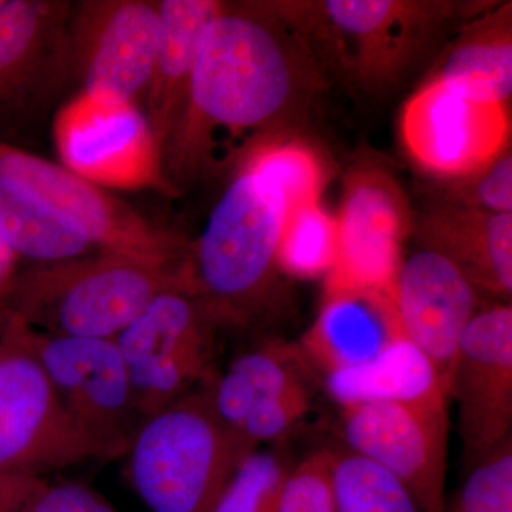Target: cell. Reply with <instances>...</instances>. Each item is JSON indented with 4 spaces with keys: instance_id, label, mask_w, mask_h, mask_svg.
Segmentation results:
<instances>
[{
    "instance_id": "1",
    "label": "cell",
    "mask_w": 512,
    "mask_h": 512,
    "mask_svg": "<svg viewBox=\"0 0 512 512\" xmlns=\"http://www.w3.org/2000/svg\"><path fill=\"white\" fill-rule=\"evenodd\" d=\"M298 36L271 3H222L202 30L187 106L165 148L175 192L215 167L222 143L266 140L265 131L301 109L316 76Z\"/></svg>"
},
{
    "instance_id": "2",
    "label": "cell",
    "mask_w": 512,
    "mask_h": 512,
    "mask_svg": "<svg viewBox=\"0 0 512 512\" xmlns=\"http://www.w3.org/2000/svg\"><path fill=\"white\" fill-rule=\"evenodd\" d=\"M168 291L198 295L192 259L165 264L96 249L20 268L0 308L50 335L116 339L148 303Z\"/></svg>"
},
{
    "instance_id": "3",
    "label": "cell",
    "mask_w": 512,
    "mask_h": 512,
    "mask_svg": "<svg viewBox=\"0 0 512 512\" xmlns=\"http://www.w3.org/2000/svg\"><path fill=\"white\" fill-rule=\"evenodd\" d=\"M289 211L281 191L241 161L191 244L198 295L220 326L244 328L268 309L281 274L279 239Z\"/></svg>"
},
{
    "instance_id": "4",
    "label": "cell",
    "mask_w": 512,
    "mask_h": 512,
    "mask_svg": "<svg viewBox=\"0 0 512 512\" xmlns=\"http://www.w3.org/2000/svg\"><path fill=\"white\" fill-rule=\"evenodd\" d=\"M254 450L215 412L205 384L141 421L126 454L128 476L151 512H211Z\"/></svg>"
},
{
    "instance_id": "5",
    "label": "cell",
    "mask_w": 512,
    "mask_h": 512,
    "mask_svg": "<svg viewBox=\"0 0 512 512\" xmlns=\"http://www.w3.org/2000/svg\"><path fill=\"white\" fill-rule=\"evenodd\" d=\"M296 33L318 40L360 86L383 87L402 76L446 20L451 3L326 0L272 3Z\"/></svg>"
},
{
    "instance_id": "6",
    "label": "cell",
    "mask_w": 512,
    "mask_h": 512,
    "mask_svg": "<svg viewBox=\"0 0 512 512\" xmlns=\"http://www.w3.org/2000/svg\"><path fill=\"white\" fill-rule=\"evenodd\" d=\"M70 12L64 0L0 5V143L28 150L76 83Z\"/></svg>"
},
{
    "instance_id": "7",
    "label": "cell",
    "mask_w": 512,
    "mask_h": 512,
    "mask_svg": "<svg viewBox=\"0 0 512 512\" xmlns=\"http://www.w3.org/2000/svg\"><path fill=\"white\" fill-rule=\"evenodd\" d=\"M93 460L43 369L30 326L0 308V473H43Z\"/></svg>"
},
{
    "instance_id": "8",
    "label": "cell",
    "mask_w": 512,
    "mask_h": 512,
    "mask_svg": "<svg viewBox=\"0 0 512 512\" xmlns=\"http://www.w3.org/2000/svg\"><path fill=\"white\" fill-rule=\"evenodd\" d=\"M30 340L94 460L126 456L143 420L116 340L50 335L33 328Z\"/></svg>"
},
{
    "instance_id": "9",
    "label": "cell",
    "mask_w": 512,
    "mask_h": 512,
    "mask_svg": "<svg viewBox=\"0 0 512 512\" xmlns=\"http://www.w3.org/2000/svg\"><path fill=\"white\" fill-rule=\"evenodd\" d=\"M218 328L200 295L168 291L148 303L114 339L143 419L177 402L200 382L208 372Z\"/></svg>"
},
{
    "instance_id": "10",
    "label": "cell",
    "mask_w": 512,
    "mask_h": 512,
    "mask_svg": "<svg viewBox=\"0 0 512 512\" xmlns=\"http://www.w3.org/2000/svg\"><path fill=\"white\" fill-rule=\"evenodd\" d=\"M52 136L60 164L103 190L177 194L138 104L77 92L53 116Z\"/></svg>"
},
{
    "instance_id": "11",
    "label": "cell",
    "mask_w": 512,
    "mask_h": 512,
    "mask_svg": "<svg viewBox=\"0 0 512 512\" xmlns=\"http://www.w3.org/2000/svg\"><path fill=\"white\" fill-rule=\"evenodd\" d=\"M161 35L160 2L72 3L69 40L79 92L138 104L146 96Z\"/></svg>"
},
{
    "instance_id": "12",
    "label": "cell",
    "mask_w": 512,
    "mask_h": 512,
    "mask_svg": "<svg viewBox=\"0 0 512 512\" xmlns=\"http://www.w3.org/2000/svg\"><path fill=\"white\" fill-rule=\"evenodd\" d=\"M0 175L25 185L72 218L96 249L165 264L191 259V244L185 239L151 224L127 202L60 163L0 143Z\"/></svg>"
},
{
    "instance_id": "13",
    "label": "cell",
    "mask_w": 512,
    "mask_h": 512,
    "mask_svg": "<svg viewBox=\"0 0 512 512\" xmlns=\"http://www.w3.org/2000/svg\"><path fill=\"white\" fill-rule=\"evenodd\" d=\"M404 147L430 174L466 177L507 148V104L431 76L410 97L400 121Z\"/></svg>"
},
{
    "instance_id": "14",
    "label": "cell",
    "mask_w": 512,
    "mask_h": 512,
    "mask_svg": "<svg viewBox=\"0 0 512 512\" xmlns=\"http://www.w3.org/2000/svg\"><path fill=\"white\" fill-rule=\"evenodd\" d=\"M348 450L406 485L423 512H443L447 402H369L342 407Z\"/></svg>"
},
{
    "instance_id": "15",
    "label": "cell",
    "mask_w": 512,
    "mask_h": 512,
    "mask_svg": "<svg viewBox=\"0 0 512 512\" xmlns=\"http://www.w3.org/2000/svg\"><path fill=\"white\" fill-rule=\"evenodd\" d=\"M450 397L458 421L466 470L512 436V306L480 308L458 343Z\"/></svg>"
},
{
    "instance_id": "16",
    "label": "cell",
    "mask_w": 512,
    "mask_h": 512,
    "mask_svg": "<svg viewBox=\"0 0 512 512\" xmlns=\"http://www.w3.org/2000/svg\"><path fill=\"white\" fill-rule=\"evenodd\" d=\"M336 220L338 258L326 286L393 293L410 224L406 200L396 181L379 168H357L346 183Z\"/></svg>"
},
{
    "instance_id": "17",
    "label": "cell",
    "mask_w": 512,
    "mask_h": 512,
    "mask_svg": "<svg viewBox=\"0 0 512 512\" xmlns=\"http://www.w3.org/2000/svg\"><path fill=\"white\" fill-rule=\"evenodd\" d=\"M480 292L451 259L421 245L407 256L394 279L393 298L404 338L436 370L450 397L458 343L480 303Z\"/></svg>"
},
{
    "instance_id": "18",
    "label": "cell",
    "mask_w": 512,
    "mask_h": 512,
    "mask_svg": "<svg viewBox=\"0 0 512 512\" xmlns=\"http://www.w3.org/2000/svg\"><path fill=\"white\" fill-rule=\"evenodd\" d=\"M404 338L393 293L365 288H330L302 340V352L326 375L365 366Z\"/></svg>"
},
{
    "instance_id": "19",
    "label": "cell",
    "mask_w": 512,
    "mask_h": 512,
    "mask_svg": "<svg viewBox=\"0 0 512 512\" xmlns=\"http://www.w3.org/2000/svg\"><path fill=\"white\" fill-rule=\"evenodd\" d=\"M222 3L215 0L160 2V43L143 111L163 158L187 106L202 30L220 12Z\"/></svg>"
},
{
    "instance_id": "20",
    "label": "cell",
    "mask_w": 512,
    "mask_h": 512,
    "mask_svg": "<svg viewBox=\"0 0 512 512\" xmlns=\"http://www.w3.org/2000/svg\"><path fill=\"white\" fill-rule=\"evenodd\" d=\"M421 244L454 262L478 292L495 298L512 293V212L495 214L471 208L431 210L420 222Z\"/></svg>"
},
{
    "instance_id": "21",
    "label": "cell",
    "mask_w": 512,
    "mask_h": 512,
    "mask_svg": "<svg viewBox=\"0 0 512 512\" xmlns=\"http://www.w3.org/2000/svg\"><path fill=\"white\" fill-rule=\"evenodd\" d=\"M308 359L301 348L266 342L239 355L227 372L210 383L212 403L221 420L238 431L248 414L275 397L308 386Z\"/></svg>"
},
{
    "instance_id": "22",
    "label": "cell",
    "mask_w": 512,
    "mask_h": 512,
    "mask_svg": "<svg viewBox=\"0 0 512 512\" xmlns=\"http://www.w3.org/2000/svg\"><path fill=\"white\" fill-rule=\"evenodd\" d=\"M328 390L340 406L369 402H447L436 370L413 343L402 338L365 366L328 375Z\"/></svg>"
},
{
    "instance_id": "23",
    "label": "cell",
    "mask_w": 512,
    "mask_h": 512,
    "mask_svg": "<svg viewBox=\"0 0 512 512\" xmlns=\"http://www.w3.org/2000/svg\"><path fill=\"white\" fill-rule=\"evenodd\" d=\"M0 232L32 264L66 261L93 252L79 225L18 181L0 175Z\"/></svg>"
},
{
    "instance_id": "24",
    "label": "cell",
    "mask_w": 512,
    "mask_h": 512,
    "mask_svg": "<svg viewBox=\"0 0 512 512\" xmlns=\"http://www.w3.org/2000/svg\"><path fill=\"white\" fill-rule=\"evenodd\" d=\"M433 76L507 104L512 90L510 6L464 30Z\"/></svg>"
},
{
    "instance_id": "25",
    "label": "cell",
    "mask_w": 512,
    "mask_h": 512,
    "mask_svg": "<svg viewBox=\"0 0 512 512\" xmlns=\"http://www.w3.org/2000/svg\"><path fill=\"white\" fill-rule=\"evenodd\" d=\"M335 512H423L402 481L349 450L332 453Z\"/></svg>"
},
{
    "instance_id": "26",
    "label": "cell",
    "mask_w": 512,
    "mask_h": 512,
    "mask_svg": "<svg viewBox=\"0 0 512 512\" xmlns=\"http://www.w3.org/2000/svg\"><path fill=\"white\" fill-rule=\"evenodd\" d=\"M338 220L318 201L289 211L278 247L281 274L293 278L328 275L338 258Z\"/></svg>"
},
{
    "instance_id": "27",
    "label": "cell",
    "mask_w": 512,
    "mask_h": 512,
    "mask_svg": "<svg viewBox=\"0 0 512 512\" xmlns=\"http://www.w3.org/2000/svg\"><path fill=\"white\" fill-rule=\"evenodd\" d=\"M241 161L281 191L291 210L319 200L325 183L322 161L301 141L266 138L249 148Z\"/></svg>"
},
{
    "instance_id": "28",
    "label": "cell",
    "mask_w": 512,
    "mask_h": 512,
    "mask_svg": "<svg viewBox=\"0 0 512 512\" xmlns=\"http://www.w3.org/2000/svg\"><path fill=\"white\" fill-rule=\"evenodd\" d=\"M291 468L278 451L256 448L239 463L211 512H276Z\"/></svg>"
},
{
    "instance_id": "29",
    "label": "cell",
    "mask_w": 512,
    "mask_h": 512,
    "mask_svg": "<svg viewBox=\"0 0 512 512\" xmlns=\"http://www.w3.org/2000/svg\"><path fill=\"white\" fill-rule=\"evenodd\" d=\"M456 512H512V436L467 468Z\"/></svg>"
},
{
    "instance_id": "30",
    "label": "cell",
    "mask_w": 512,
    "mask_h": 512,
    "mask_svg": "<svg viewBox=\"0 0 512 512\" xmlns=\"http://www.w3.org/2000/svg\"><path fill=\"white\" fill-rule=\"evenodd\" d=\"M450 204L471 210L508 214L512 210V156L505 148L500 156L476 173L456 178L451 184Z\"/></svg>"
},
{
    "instance_id": "31",
    "label": "cell",
    "mask_w": 512,
    "mask_h": 512,
    "mask_svg": "<svg viewBox=\"0 0 512 512\" xmlns=\"http://www.w3.org/2000/svg\"><path fill=\"white\" fill-rule=\"evenodd\" d=\"M332 450H319L292 466L276 512H335Z\"/></svg>"
},
{
    "instance_id": "32",
    "label": "cell",
    "mask_w": 512,
    "mask_h": 512,
    "mask_svg": "<svg viewBox=\"0 0 512 512\" xmlns=\"http://www.w3.org/2000/svg\"><path fill=\"white\" fill-rule=\"evenodd\" d=\"M311 406L309 387H298L252 410L237 433L255 448L279 443L301 423Z\"/></svg>"
},
{
    "instance_id": "33",
    "label": "cell",
    "mask_w": 512,
    "mask_h": 512,
    "mask_svg": "<svg viewBox=\"0 0 512 512\" xmlns=\"http://www.w3.org/2000/svg\"><path fill=\"white\" fill-rule=\"evenodd\" d=\"M20 512H117L113 505L87 485L79 483L42 485Z\"/></svg>"
},
{
    "instance_id": "34",
    "label": "cell",
    "mask_w": 512,
    "mask_h": 512,
    "mask_svg": "<svg viewBox=\"0 0 512 512\" xmlns=\"http://www.w3.org/2000/svg\"><path fill=\"white\" fill-rule=\"evenodd\" d=\"M42 477L0 473V512H20L43 483Z\"/></svg>"
},
{
    "instance_id": "35",
    "label": "cell",
    "mask_w": 512,
    "mask_h": 512,
    "mask_svg": "<svg viewBox=\"0 0 512 512\" xmlns=\"http://www.w3.org/2000/svg\"><path fill=\"white\" fill-rule=\"evenodd\" d=\"M20 258L18 252L9 244L8 239L0 232V305L5 302L6 296L12 288L13 281L20 271Z\"/></svg>"
},
{
    "instance_id": "36",
    "label": "cell",
    "mask_w": 512,
    "mask_h": 512,
    "mask_svg": "<svg viewBox=\"0 0 512 512\" xmlns=\"http://www.w3.org/2000/svg\"><path fill=\"white\" fill-rule=\"evenodd\" d=\"M3 0H0V5H2Z\"/></svg>"
},
{
    "instance_id": "37",
    "label": "cell",
    "mask_w": 512,
    "mask_h": 512,
    "mask_svg": "<svg viewBox=\"0 0 512 512\" xmlns=\"http://www.w3.org/2000/svg\"><path fill=\"white\" fill-rule=\"evenodd\" d=\"M451 512H456V511H451Z\"/></svg>"
}]
</instances>
